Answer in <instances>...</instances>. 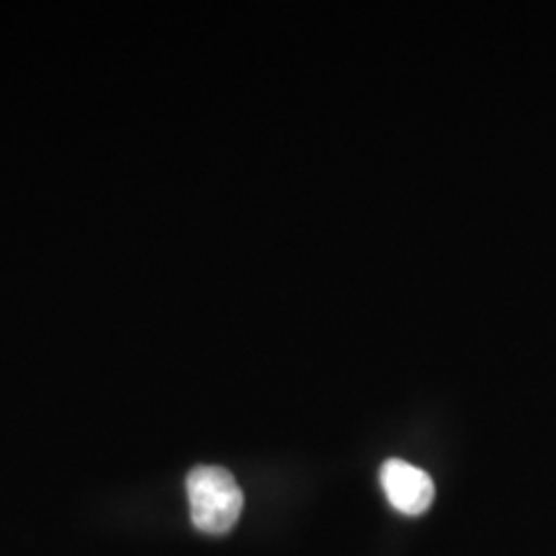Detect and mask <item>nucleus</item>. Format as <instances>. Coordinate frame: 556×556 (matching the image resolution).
<instances>
[{"mask_svg": "<svg viewBox=\"0 0 556 556\" xmlns=\"http://www.w3.org/2000/svg\"><path fill=\"white\" fill-rule=\"evenodd\" d=\"M186 489L192 523L200 532L220 536L238 523L243 509V493L229 470L219 466H199L188 475Z\"/></svg>", "mask_w": 556, "mask_h": 556, "instance_id": "nucleus-1", "label": "nucleus"}, {"mask_svg": "<svg viewBox=\"0 0 556 556\" xmlns=\"http://www.w3.org/2000/svg\"><path fill=\"white\" fill-rule=\"evenodd\" d=\"M386 497L404 516L425 514L433 498L435 484L431 477L404 459H388L379 472Z\"/></svg>", "mask_w": 556, "mask_h": 556, "instance_id": "nucleus-2", "label": "nucleus"}]
</instances>
